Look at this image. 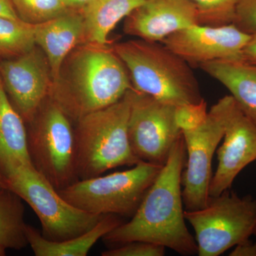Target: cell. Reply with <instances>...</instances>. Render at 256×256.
<instances>
[{
	"instance_id": "6da1fadb",
	"label": "cell",
	"mask_w": 256,
	"mask_h": 256,
	"mask_svg": "<svg viewBox=\"0 0 256 256\" xmlns=\"http://www.w3.org/2000/svg\"><path fill=\"white\" fill-rule=\"evenodd\" d=\"M186 158L182 132L131 220L106 234L102 238L106 244L118 246L144 242L168 248L180 255L198 254L196 240L185 223L182 175Z\"/></svg>"
},
{
	"instance_id": "7a4b0ae2",
	"label": "cell",
	"mask_w": 256,
	"mask_h": 256,
	"mask_svg": "<svg viewBox=\"0 0 256 256\" xmlns=\"http://www.w3.org/2000/svg\"><path fill=\"white\" fill-rule=\"evenodd\" d=\"M65 62L66 70L62 69L48 97L70 118L78 120L112 105L133 88L124 62L108 45L82 44Z\"/></svg>"
},
{
	"instance_id": "3957f363",
	"label": "cell",
	"mask_w": 256,
	"mask_h": 256,
	"mask_svg": "<svg viewBox=\"0 0 256 256\" xmlns=\"http://www.w3.org/2000/svg\"><path fill=\"white\" fill-rule=\"evenodd\" d=\"M112 48L138 92L175 107L203 100L191 66L163 44L140 38Z\"/></svg>"
},
{
	"instance_id": "277c9868",
	"label": "cell",
	"mask_w": 256,
	"mask_h": 256,
	"mask_svg": "<svg viewBox=\"0 0 256 256\" xmlns=\"http://www.w3.org/2000/svg\"><path fill=\"white\" fill-rule=\"evenodd\" d=\"M130 100L126 92L112 105L82 116L75 130L76 173L79 180L99 176L114 168L134 166L128 137Z\"/></svg>"
},
{
	"instance_id": "5b68a950",
	"label": "cell",
	"mask_w": 256,
	"mask_h": 256,
	"mask_svg": "<svg viewBox=\"0 0 256 256\" xmlns=\"http://www.w3.org/2000/svg\"><path fill=\"white\" fill-rule=\"evenodd\" d=\"M163 166L140 161L131 169L77 180L58 192L88 213L132 217Z\"/></svg>"
},
{
	"instance_id": "8992f818",
	"label": "cell",
	"mask_w": 256,
	"mask_h": 256,
	"mask_svg": "<svg viewBox=\"0 0 256 256\" xmlns=\"http://www.w3.org/2000/svg\"><path fill=\"white\" fill-rule=\"evenodd\" d=\"M70 119L48 97L28 122L31 124L28 140L32 164L57 191L78 180L75 130Z\"/></svg>"
},
{
	"instance_id": "52a82bcc",
	"label": "cell",
	"mask_w": 256,
	"mask_h": 256,
	"mask_svg": "<svg viewBox=\"0 0 256 256\" xmlns=\"http://www.w3.org/2000/svg\"><path fill=\"white\" fill-rule=\"evenodd\" d=\"M4 182L6 188L30 205L41 222L42 236L52 242L82 235L94 228L104 216L79 210L66 201L33 165H21L12 170Z\"/></svg>"
},
{
	"instance_id": "ba28073f",
	"label": "cell",
	"mask_w": 256,
	"mask_h": 256,
	"mask_svg": "<svg viewBox=\"0 0 256 256\" xmlns=\"http://www.w3.org/2000/svg\"><path fill=\"white\" fill-rule=\"evenodd\" d=\"M184 217L194 230L198 255L218 256L255 234L256 200L228 190L210 197L204 208L185 210Z\"/></svg>"
},
{
	"instance_id": "9c48e42d",
	"label": "cell",
	"mask_w": 256,
	"mask_h": 256,
	"mask_svg": "<svg viewBox=\"0 0 256 256\" xmlns=\"http://www.w3.org/2000/svg\"><path fill=\"white\" fill-rule=\"evenodd\" d=\"M235 105L232 96H224L212 106L203 124L195 130L182 132L186 156L182 175L185 210H200L208 204L212 160Z\"/></svg>"
},
{
	"instance_id": "30bf717a",
	"label": "cell",
	"mask_w": 256,
	"mask_h": 256,
	"mask_svg": "<svg viewBox=\"0 0 256 256\" xmlns=\"http://www.w3.org/2000/svg\"><path fill=\"white\" fill-rule=\"evenodd\" d=\"M128 137L140 161L163 166L182 131L175 122V106L131 88Z\"/></svg>"
},
{
	"instance_id": "8fae6325",
	"label": "cell",
	"mask_w": 256,
	"mask_h": 256,
	"mask_svg": "<svg viewBox=\"0 0 256 256\" xmlns=\"http://www.w3.org/2000/svg\"><path fill=\"white\" fill-rule=\"evenodd\" d=\"M3 86L24 120L30 122L50 95L53 79L47 57L36 45L0 63Z\"/></svg>"
},
{
	"instance_id": "7c38bea8",
	"label": "cell",
	"mask_w": 256,
	"mask_h": 256,
	"mask_svg": "<svg viewBox=\"0 0 256 256\" xmlns=\"http://www.w3.org/2000/svg\"><path fill=\"white\" fill-rule=\"evenodd\" d=\"M250 38L234 24L212 26L195 24L170 35L162 44L190 66L214 60H242Z\"/></svg>"
},
{
	"instance_id": "4fadbf2b",
	"label": "cell",
	"mask_w": 256,
	"mask_h": 256,
	"mask_svg": "<svg viewBox=\"0 0 256 256\" xmlns=\"http://www.w3.org/2000/svg\"><path fill=\"white\" fill-rule=\"evenodd\" d=\"M216 153L218 166L210 180V197L220 196L230 190L239 173L256 160V124L236 102L227 121L223 143Z\"/></svg>"
},
{
	"instance_id": "5bb4252c",
	"label": "cell",
	"mask_w": 256,
	"mask_h": 256,
	"mask_svg": "<svg viewBox=\"0 0 256 256\" xmlns=\"http://www.w3.org/2000/svg\"><path fill=\"white\" fill-rule=\"evenodd\" d=\"M198 24L192 0H146L124 23V32L146 41L162 42L175 32Z\"/></svg>"
},
{
	"instance_id": "9a60e30c",
	"label": "cell",
	"mask_w": 256,
	"mask_h": 256,
	"mask_svg": "<svg viewBox=\"0 0 256 256\" xmlns=\"http://www.w3.org/2000/svg\"><path fill=\"white\" fill-rule=\"evenodd\" d=\"M35 43L50 63L53 87L60 78L64 62L76 47L84 44V18L80 10H69L46 22L34 25Z\"/></svg>"
},
{
	"instance_id": "2e32d148",
	"label": "cell",
	"mask_w": 256,
	"mask_h": 256,
	"mask_svg": "<svg viewBox=\"0 0 256 256\" xmlns=\"http://www.w3.org/2000/svg\"><path fill=\"white\" fill-rule=\"evenodd\" d=\"M25 121L12 104L0 84V174L24 164H32L28 149Z\"/></svg>"
},
{
	"instance_id": "e0dca14e",
	"label": "cell",
	"mask_w": 256,
	"mask_h": 256,
	"mask_svg": "<svg viewBox=\"0 0 256 256\" xmlns=\"http://www.w3.org/2000/svg\"><path fill=\"white\" fill-rule=\"evenodd\" d=\"M198 67L226 88L239 108L256 124V64L220 60Z\"/></svg>"
},
{
	"instance_id": "ac0fdd59",
	"label": "cell",
	"mask_w": 256,
	"mask_h": 256,
	"mask_svg": "<svg viewBox=\"0 0 256 256\" xmlns=\"http://www.w3.org/2000/svg\"><path fill=\"white\" fill-rule=\"evenodd\" d=\"M122 223L119 216L104 215L88 232L60 242L45 238L37 229L28 224L26 237L28 245L36 256H86L96 242Z\"/></svg>"
},
{
	"instance_id": "d6986e66",
	"label": "cell",
	"mask_w": 256,
	"mask_h": 256,
	"mask_svg": "<svg viewBox=\"0 0 256 256\" xmlns=\"http://www.w3.org/2000/svg\"><path fill=\"white\" fill-rule=\"evenodd\" d=\"M146 0H92L80 10L84 18V44L108 45L110 32Z\"/></svg>"
},
{
	"instance_id": "ffe728a7",
	"label": "cell",
	"mask_w": 256,
	"mask_h": 256,
	"mask_svg": "<svg viewBox=\"0 0 256 256\" xmlns=\"http://www.w3.org/2000/svg\"><path fill=\"white\" fill-rule=\"evenodd\" d=\"M22 198L9 188L0 190V246L21 250L28 245Z\"/></svg>"
},
{
	"instance_id": "44dd1931",
	"label": "cell",
	"mask_w": 256,
	"mask_h": 256,
	"mask_svg": "<svg viewBox=\"0 0 256 256\" xmlns=\"http://www.w3.org/2000/svg\"><path fill=\"white\" fill-rule=\"evenodd\" d=\"M36 46L34 25L20 18L0 16V56H18Z\"/></svg>"
},
{
	"instance_id": "7402d4cb",
	"label": "cell",
	"mask_w": 256,
	"mask_h": 256,
	"mask_svg": "<svg viewBox=\"0 0 256 256\" xmlns=\"http://www.w3.org/2000/svg\"><path fill=\"white\" fill-rule=\"evenodd\" d=\"M18 18L32 25L46 22L68 11L62 0H12Z\"/></svg>"
},
{
	"instance_id": "603a6c76",
	"label": "cell",
	"mask_w": 256,
	"mask_h": 256,
	"mask_svg": "<svg viewBox=\"0 0 256 256\" xmlns=\"http://www.w3.org/2000/svg\"><path fill=\"white\" fill-rule=\"evenodd\" d=\"M198 12V24L218 26L233 24L239 0H192Z\"/></svg>"
},
{
	"instance_id": "cb8c5ba5",
	"label": "cell",
	"mask_w": 256,
	"mask_h": 256,
	"mask_svg": "<svg viewBox=\"0 0 256 256\" xmlns=\"http://www.w3.org/2000/svg\"><path fill=\"white\" fill-rule=\"evenodd\" d=\"M208 111L204 99L196 104H186L175 108L174 118L182 132H191L206 120Z\"/></svg>"
},
{
	"instance_id": "d4e9b609",
	"label": "cell",
	"mask_w": 256,
	"mask_h": 256,
	"mask_svg": "<svg viewBox=\"0 0 256 256\" xmlns=\"http://www.w3.org/2000/svg\"><path fill=\"white\" fill-rule=\"evenodd\" d=\"M166 248L144 242H132L102 252V256H163Z\"/></svg>"
},
{
	"instance_id": "484cf974",
	"label": "cell",
	"mask_w": 256,
	"mask_h": 256,
	"mask_svg": "<svg viewBox=\"0 0 256 256\" xmlns=\"http://www.w3.org/2000/svg\"><path fill=\"white\" fill-rule=\"evenodd\" d=\"M233 24L248 34H256V0H239Z\"/></svg>"
},
{
	"instance_id": "4316f807",
	"label": "cell",
	"mask_w": 256,
	"mask_h": 256,
	"mask_svg": "<svg viewBox=\"0 0 256 256\" xmlns=\"http://www.w3.org/2000/svg\"><path fill=\"white\" fill-rule=\"evenodd\" d=\"M230 256H256V242L250 238L236 246Z\"/></svg>"
},
{
	"instance_id": "83f0119b",
	"label": "cell",
	"mask_w": 256,
	"mask_h": 256,
	"mask_svg": "<svg viewBox=\"0 0 256 256\" xmlns=\"http://www.w3.org/2000/svg\"><path fill=\"white\" fill-rule=\"evenodd\" d=\"M242 60L256 64V34L250 35V38L242 52Z\"/></svg>"
},
{
	"instance_id": "f1b7e54d",
	"label": "cell",
	"mask_w": 256,
	"mask_h": 256,
	"mask_svg": "<svg viewBox=\"0 0 256 256\" xmlns=\"http://www.w3.org/2000/svg\"><path fill=\"white\" fill-rule=\"evenodd\" d=\"M0 16L11 18H18L12 0H0Z\"/></svg>"
},
{
	"instance_id": "f546056e",
	"label": "cell",
	"mask_w": 256,
	"mask_h": 256,
	"mask_svg": "<svg viewBox=\"0 0 256 256\" xmlns=\"http://www.w3.org/2000/svg\"><path fill=\"white\" fill-rule=\"evenodd\" d=\"M92 0H62L68 10H79L88 4Z\"/></svg>"
},
{
	"instance_id": "4dcf8cb0",
	"label": "cell",
	"mask_w": 256,
	"mask_h": 256,
	"mask_svg": "<svg viewBox=\"0 0 256 256\" xmlns=\"http://www.w3.org/2000/svg\"><path fill=\"white\" fill-rule=\"evenodd\" d=\"M6 188V185H5L4 180H3L2 176L0 174V190L1 188Z\"/></svg>"
},
{
	"instance_id": "1f68e13d",
	"label": "cell",
	"mask_w": 256,
	"mask_h": 256,
	"mask_svg": "<svg viewBox=\"0 0 256 256\" xmlns=\"http://www.w3.org/2000/svg\"><path fill=\"white\" fill-rule=\"evenodd\" d=\"M6 255V248L0 246V256H4Z\"/></svg>"
},
{
	"instance_id": "d6a6232c",
	"label": "cell",
	"mask_w": 256,
	"mask_h": 256,
	"mask_svg": "<svg viewBox=\"0 0 256 256\" xmlns=\"http://www.w3.org/2000/svg\"><path fill=\"white\" fill-rule=\"evenodd\" d=\"M2 84V80L1 74H0V84Z\"/></svg>"
},
{
	"instance_id": "836d02e7",
	"label": "cell",
	"mask_w": 256,
	"mask_h": 256,
	"mask_svg": "<svg viewBox=\"0 0 256 256\" xmlns=\"http://www.w3.org/2000/svg\"><path fill=\"white\" fill-rule=\"evenodd\" d=\"M254 236H256V232H255V234H254Z\"/></svg>"
}]
</instances>
